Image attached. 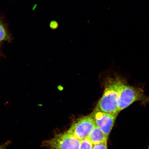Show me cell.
Segmentation results:
<instances>
[{"label":"cell","mask_w":149,"mask_h":149,"mask_svg":"<svg viewBox=\"0 0 149 149\" xmlns=\"http://www.w3.org/2000/svg\"><path fill=\"white\" fill-rule=\"evenodd\" d=\"M148 100L149 98L145 96L142 89L126 85L124 83L118 100V111L120 113L136 102H146Z\"/></svg>","instance_id":"7a4b0ae2"},{"label":"cell","mask_w":149,"mask_h":149,"mask_svg":"<svg viewBox=\"0 0 149 149\" xmlns=\"http://www.w3.org/2000/svg\"><path fill=\"white\" fill-rule=\"evenodd\" d=\"M93 145L88 138L81 140L79 149H92Z\"/></svg>","instance_id":"ba28073f"},{"label":"cell","mask_w":149,"mask_h":149,"mask_svg":"<svg viewBox=\"0 0 149 149\" xmlns=\"http://www.w3.org/2000/svg\"><path fill=\"white\" fill-rule=\"evenodd\" d=\"M92 149H108L107 143H102L94 145Z\"/></svg>","instance_id":"9c48e42d"},{"label":"cell","mask_w":149,"mask_h":149,"mask_svg":"<svg viewBox=\"0 0 149 149\" xmlns=\"http://www.w3.org/2000/svg\"><path fill=\"white\" fill-rule=\"evenodd\" d=\"M9 144H10V142L8 141H7L6 143H5L4 144L0 145V149H6L7 146H8Z\"/></svg>","instance_id":"30bf717a"},{"label":"cell","mask_w":149,"mask_h":149,"mask_svg":"<svg viewBox=\"0 0 149 149\" xmlns=\"http://www.w3.org/2000/svg\"><path fill=\"white\" fill-rule=\"evenodd\" d=\"M10 38L4 25L0 20V42L3 41H9Z\"/></svg>","instance_id":"52a82bcc"},{"label":"cell","mask_w":149,"mask_h":149,"mask_svg":"<svg viewBox=\"0 0 149 149\" xmlns=\"http://www.w3.org/2000/svg\"><path fill=\"white\" fill-rule=\"evenodd\" d=\"M81 140L68 131L44 141L42 146L49 149H79Z\"/></svg>","instance_id":"3957f363"},{"label":"cell","mask_w":149,"mask_h":149,"mask_svg":"<svg viewBox=\"0 0 149 149\" xmlns=\"http://www.w3.org/2000/svg\"><path fill=\"white\" fill-rule=\"evenodd\" d=\"M148 149H149V147H148Z\"/></svg>","instance_id":"8fae6325"},{"label":"cell","mask_w":149,"mask_h":149,"mask_svg":"<svg viewBox=\"0 0 149 149\" xmlns=\"http://www.w3.org/2000/svg\"><path fill=\"white\" fill-rule=\"evenodd\" d=\"M96 126L94 119L91 114L76 120L67 131L81 141L88 138Z\"/></svg>","instance_id":"277c9868"},{"label":"cell","mask_w":149,"mask_h":149,"mask_svg":"<svg viewBox=\"0 0 149 149\" xmlns=\"http://www.w3.org/2000/svg\"><path fill=\"white\" fill-rule=\"evenodd\" d=\"M108 137L102 130L96 126L93 129L88 138L93 145L102 143H107Z\"/></svg>","instance_id":"8992f818"},{"label":"cell","mask_w":149,"mask_h":149,"mask_svg":"<svg viewBox=\"0 0 149 149\" xmlns=\"http://www.w3.org/2000/svg\"><path fill=\"white\" fill-rule=\"evenodd\" d=\"M118 114H108L95 110H94L92 113L96 126L108 137Z\"/></svg>","instance_id":"5b68a950"},{"label":"cell","mask_w":149,"mask_h":149,"mask_svg":"<svg viewBox=\"0 0 149 149\" xmlns=\"http://www.w3.org/2000/svg\"><path fill=\"white\" fill-rule=\"evenodd\" d=\"M124 83L118 77L108 78L105 83L103 94L94 110L108 114L119 113L118 100Z\"/></svg>","instance_id":"6da1fadb"}]
</instances>
